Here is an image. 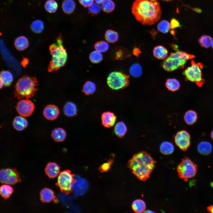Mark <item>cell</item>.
Segmentation results:
<instances>
[{"label":"cell","instance_id":"cell-3","mask_svg":"<svg viewBox=\"0 0 213 213\" xmlns=\"http://www.w3.org/2000/svg\"><path fill=\"white\" fill-rule=\"evenodd\" d=\"M62 36L60 34L56 40L55 43L49 46L52 59L48 66L49 72L56 70L65 64L67 58L66 49L63 44Z\"/></svg>","mask_w":213,"mask_h":213},{"label":"cell","instance_id":"cell-31","mask_svg":"<svg viewBox=\"0 0 213 213\" xmlns=\"http://www.w3.org/2000/svg\"><path fill=\"white\" fill-rule=\"evenodd\" d=\"M129 72L132 76L135 78H138L141 76L142 74V69L139 64L135 63L131 66Z\"/></svg>","mask_w":213,"mask_h":213},{"label":"cell","instance_id":"cell-1","mask_svg":"<svg viewBox=\"0 0 213 213\" xmlns=\"http://www.w3.org/2000/svg\"><path fill=\"white\" fill-rule=\"evenodd\" d=\"M132 12L136 19L143 25H152L160 19L161 7L157 0H135Z\"/></svg>","mask_w":213,"mask_h":213},{"label":"cell","instance_id":"cell-33","mask_svg":"<svg viewBox=\"0 0 213 213\" xmlns=\"http://www.w3.org/2000/svg\"><path fill=\"white\" fill-rule=\"evenodd\" d=\"M13 192L12 188L8 184L1 185L0 188V193L1 196L4 199H8Z\"/></svg>","mask_w":213,"mask_h":213},{"label":"cell","instance_id":"cell-38","mask_svg":"<svg viewBox=\"0 0 213 213\" xmlns=\"http://www.w3.org/2000/svg\"><path fill=\"white\" fill-rule=\"evenodd\" d=\"M212 40L210 36L205 35H203L199 38V42L201 46L207 48L211 46Z\"/></svg>","mask_w":213,"mask_h":213},{"label":"cell","instance_id":"cell-5","mask_svg":"<svg viewBox=\"0 0 213 213\" xmlns=\"http://www.w3.org/2000/svg\"><path fill=\"white\" fill-rule=\"evenodd\" d=\"M194 57L193 55L177 49L171 53L161 64L162 67L168 72L183 68L187 61Z\"/></svg>","mask_w":213,"mask_h":213},{"label":"cell","instance_id":"cell-28","mask_svg":"<svg viewBox=\"0 0 213 213\" xmlns=\"http://www.w3.org/2000/svg\"><path fill=\"white\" fill-rule=\"evenodd\" d=\"M161 153L164 155H169L172 154L174 150L173 144L169 142L165 141L163 142L160 146Z\"/></svg>","mask_w":213,"mask_h":213},{"label":"cell","instance_id":"cell-13","mask_svg":"<svg viewBox=\"0 0 213 213\" xmlns=\"http://www.w3.org/2000/svg\"><path fill=\"white\" fill-rule=\"evenodd\" d=\"M43 113L44 117L48 120H54L58 116L59 111L58 107L53 104H49L44 108Z\"/></svg>","mask_w":213,"mask_h":213},{"label":"cell","instance_id":"cell-19","mask_svg":"<svg viewBox=\"0 0 213 213\" xmlns=\"http://www.w3.org/2000/svg\"><path fill=\"white\" fill-rule=\"evenodd\" d=\"M66 133L65 130L61 128L54 129L52 131L51 136L53 139L57 142H62L65 139Z\"/></svg>","mask_w":213,"mask_h":213},{"label":"cell","instance_id":"cell-45","mask_svg":"<svg viewBox=\"0 0 213 213\" xmlns=\"http://www.w3.org/2000/svg\"><path fill=\"white\" fill-rule=\"evenodd\" d=\"M28 60L26 58H24L22 62V64L23 66H25L28 63Z\"/></svg>","mask_w":213,"mask_h":213},{"label":"cell","instance_id":"cell-2","mask_svg":"<svg viewBox=\"0 0 213 213\" xmlns=\"http://www.w3.org/2000/svg\"><path fill=\"white\" fill-rule=\"evenodd\" d=\"M156 163L150 154L143 151L134 154L128 161V166L138 179L145 181L149 177Z\"/></svg>","mask_w":213,"mask_h":213},{"label":"cell","instance_id":"cell-21","mask_svg":"<svg viewBox=\"0 0 213 213\" xmlns=\"http://www.w3.org/2000/svg\"><path fill=\"white\" fill-rule=\"evenodd\" d=\"M199 152L204 155L209 154L212 150V146L211 143L208 141H203L199 143L197 146Z\"/></svg>","mask_w":213,"mask_h":213},{"label":"cell","instance_id":"cell-32","mask_svg":"<svg viewBox=\"0 0 213 213\" xmlns=\"http://www.w3.org/2000/svg\"><path fill=\"white\" fill-rule=\"evenodd\" d=\"M96 87L95 84L92 82L88 81L84 85L82 91L85 94L89 95L93 93L96 91Z\"/></svg>","mask_w":213,"mask_h":213},{"label":"cell","instance_id":"cell-47","mask_svg":"<svg viewBox=\"0 0 213 213\" xmlns=\"http://www.w3.org/2000/svg\"><path fill=\"white\" fill-rule=\"evenodd\" d=\"M208 212L210 213H213V205L209 206L207 208Z\"/></svg>","mask_w":213,"mask_h":213},{"label":"cell","instance_id":"cell-39","mask_svg":"<svg viewBox=\"0 0 213 213\" xmlns=\"http://www.w3.org/2000/svg\"><path fill=\"white\" fill-rule=\"evenodd\" d=\"M89 59L93 63H97L102 61L103 56L101 52L96 50L90 53Z\"/></svg>","mask_w":213,"mask_h":213},{"label":"cell","instance_id":"cell-35","mask_svg":"<svg viewBox=\"0 0 213 213\" xmlns=\"http://www.w3.org/2000/svg\"><path fill=\"white\" fill-rule=\"evenodd\" d=\"M101 7L104 12L110 13L114 10L115 4L112 0H105L101 4Z\"/></svg>","mask_w":213,"mask_h":213},{"label":"cell","instance_id":"cell-9","mask_svg":"<svg viewBox=\"0 0 213 213\" xmlns=\"http://www.w3.org/2000/svg\"><path fill=\"white\" fill-rule=\"evenodd\" d=\"M129 76L121 72H111L107 78V83L110 88L117 90L127 87L129 84Z\"/></svg>","mask_w":213,"mask_h":213},{"label":"cell","instance_id":"cell-25","mask_svg":"<svg viewBox=\"0 0 213 213\" xmlns=\"http://www.w3.org/2000/svg\"><path fill=\"white\" fill-rule=\"evenodd\" d=\"M184 118L185 123L189 125L194 124L197 121V114L195 111L190 110L185 113Z\"/></svg>","mask_w":213,"mask_h":213},{"label":"cell","instance_id":"cell-29","mask_svg":"<svg viewBox=\"0 0 213 213\" xmlns=\"http://www.w3.org/2000/svg\"><path fill=\"white\" fill-rule=\"evenodd\" d=\"M165 85L167 89L172 91H177L180 87L179 81L174 78L167 79L166 81Z\"/></svg>","mask_w":213,"mask_h":213},{"label":"cell","instance_id":"cell-7","mask_svg":"<svg viewBox=\"0 0 213 213\" xmlns=\"http://www.w3.org/2000/svg\"><path fill=\"white\" fill-rule=\"evenodd\" d=\"M177 170L179 178L185 181L194 177L197 171V166L187 157L183 159L178 165Z\"/></svg>","mask_w":213,"mask_h":213},{"label":"cell","instance_id":"cell-14","mask_svg":"<svg viewBox=\"0 0 213 213\" xmlns=\"http://www.w3.org/2000/svg\"><path fill=\"white\" fill-rule=\"evenodd\" d=\"M117 119V116L112 112H104L101 116L102 125L105 128H109L114 125Z\"/></svg>","mask_w":213,"mask_h":213},{"label":"cell","instance_id":"cell-20","mask_svg":"<svg viewBox=\"0 0 213 213\" xmlns=\"http://www.w3.org/2000/svg\"><path fill=\"white\" fill-rule=\"evenodd\" d=\"M14 45L17 49L23 51L26 49L29 46V42L27 38L24 36H21L15 40Z\"/></svg>","mask_w":213,"mask_h":213},{"label":"cell","instance_id":"cell-42","mask_svg":"<svg viewBox=\"0 0 213 213\" xmlns=\"http://www.w3.org/2000/svg\"><path fill=\"white\" fill-rule=\"evenodd\" d=\"M114 159H110L107 162L104 163L100 166L99 168V171L101 172H107L110 170L112 164V163Z\"/></svg>","mask_w":213,"mask_h":213},{"label":"cell","instance_id":"cell-8","mask_svg":"<svg viewBox=\"0 0 213 213\" xmlns=\"http://www.w3.org/2000/svg\"><path fill=\"white\" fill-rule=\"evenodd\" d=\"M74 176L69 170L61 172L58 175L56 185L61 191L69 194L72 192L73 185L76 181L74 178Z\"/></svg>","mask_w":213,"mask_h":213},{"label":"cell","instance_id":"cell-27","mask_svg":"<svg viewBox=\"0 0 213 213\" xmlns=\"http://www.w3.org/2000/svg\"><path fill=\"white\" fill-rule=\"evenodd\" d=\"M133 210L136 213H141L144 212L146 208L145 202L142 200L137 199L134 200L132 204Z\"/></svg>","mask_w":213,"mask_h":213},{"label":"cell","instance_id":"cell-17","mask_svg":"<svg viewBox=\"0 0 213 213\" xmlns=\"http://www.w3.org/2000/svg\"><path fill=\"white\" fill-rule=\"evenodd\" d=\"M12 124L14 129L18 131H21L27 126L28 122L23 116H17L14 119Z\"/></svg>","mask_w":213,"mask_h":213},{"label":"cell","instance_id":"cell-50","mask_svg":"<svg viewBox=\"0 0 213 213\" xmlns=\"http://www.w3.org/2000/svg\"><path fill=\"white\" fill-rule=\"evenodd\" d=\"M4 85L3 83L0 80V88H1Z\"/></svg>","mask_w":213,"mask_h":213},{"label":"cell","instance_id":"cell-49","mask_svg":"<svg viewBox=\"0 0 213 213\" xmlns=\"http://www.w3.org/2000/svg\"><path fill=\"white\" fill-rule=\"evenodd\" d=\"M210 136H211V138L213 140V130H212V132H211Z\"/></svg>","mask_w":213,"mask_h":213},{"label":"cell","instance_id":"cell-52","mask_svg":"<svg viewBox=\"0 0 213 213\" xmlns=\"http://www.w3.org/2000/svg\"><path fill=\"white\" fill-rule=\"evenodd\" d=\"M163 0V1H172V0Z\"/></svg>","mask_w":213,"mask_h":213},{"label":"cell","instance_id":"cell-18","mask_svg":"<svg viewBox=\"0 0 213 213\" xmlns=\"http://www.w3.org/2000/svg\"><path fill=\"white\" fill-rule=\"evenodd\" d=\"M153 53L154 56L156 58L159 59H164L167 58L168 51L164 46L158 45L154 47Z\"/></svg>","mask_w":213,"mask_h":213},{"label":"cell","instance_id":"cell-15","mask_svg":"<svg viewBox=\"0 0 213 213\" xmlns=\"http://www.w3.org/2000/svg\"><path fill=\"white\" fill-rule=\"evenodd\" d=\"M45 171L49 178H54L59 174L60 167L55 162H49L46 165Z\"/></svg>","mask_w":213,"mask_h":213},{"label":"cell","instance_id":"cell-24","mask_svg":"<svg viewBox=\"0 0 213 213\" xmlns=\"http://www.w3.org/2000/svg\"><path fill=\"white\" fill-rule=\"evenodd\" d=\"M127 131L126 126L123 121L117 122L114 128V132L116 135L120 138L123 137Z\"/></svg>","mask_w":213,"mask_h":213},{"label":"cell","instance_id":"cell-44","mask_svg":"<svg viewBox=\"0 0 213 213\" xmlns=\"http://www.w3.org/2000/svg\"><path fill=\"white\" fill-rule=\"evenodd\" d=\"M170 27L171 29L176 28L180 26L179 21L175 18H172L170 21Z\"/></svg>","mask_w":213,"mask_h":213},{"label":"cell","instance_id":"cell-51","mask_svg":"<svg viewBox=\"0 0 213 213\" xmlns=\"http://www.w3.org/2000/svg\"><path fill=\"white\" fill-rule=\"evenodd\" d=\"M212 48L213 49V39L212 40V43L211 44V46Z\"/></svg>","mask_w":213,"mask_h":213},{"label":"cell","instance_id":"cell-11","mask_svg":"<svg viewBox=\"0 0 213 213\" xmlns=\"http://www.w3.org/2000/svg\"><path fill=\"white\" fill-rule=\"evenodd\" d=\"M176 145L183 151H186L191 144V136L186 131L181 130L178 132L174 137Z\"/></svg>","mask_w":213,"mask_h":213},{"label":"cell","instance_id":"cell-36","mask_svg":"<svg viewBox=\"0 0 213 213\" xmlns=\"http://www.w3.org/2000/svg\"><path fill=\"white\" fill-rule=\"evenodd\" d=\"M44 7L47 12L53 13L57 10L58 5L57 2L54 0H48L45 3Z\"/></svg>","mask_w":213,"mask_h":213},{"label":"cell","instance_id":"cell-40","mask_svg":"<svg viewBox=\"0 0 213 213\" xmlns=\"http://www.w3.org/2000/svg\"><path fill=\"white\" fill-rule=\"evenodd\" d=\"M109 45L107 42L104 41H101L96 42L94 45L96 50L101 53L107 51L109 49Z\"/></svg>","mask_w":213,"mask_h":213},{"label":"cell","instance_id":"cell-37","mask_svg":"<svg viewBox=\"0 0 213 213\" xmlns=\"http://www.w3.org/2000/svg\"><path fill=\"white\" fill-rule=\"evenodd\" d=\"M157 28L159 31L164 33H167L171 29L170 24L168 21L163 20L158 24Z\"/></svg>","mask_w":213,"mask_h":213},{"label":"cell","instance_id":"cell-43","mask_svg":"<svg viewBox=\"0 0 213 213\" xmlns=\"http://www.w3.org/2000/svg\"><path fill=\"white\" fill-rule=\"evenodd\" d=\"M80 4L83 7H89L93 4L94 0H78Z\"/></svg>","mask_w":213,"mask_h":213},{"label":"cell","instance_id":"cell-30","mask_svg":"<svg viewBox=\"0 0 213 213\" xmlns=\"http://www.w3.org/2000/svg\"><path fill=\"white\" fill-rule=\"evenodd\" d=\"M105 38L107 42L113 43L116 42L119 39L118 33L112 30L106 31L105 34Z\"/></svg>","mask_w":213,"mask_h":213},{"label":"cell","instance_id":"cell-6","mask_svg":"<svg viewBox=\"0 0 213 213\" xmlns=\"http://www.w3.org/2000/svg\"><path fill=\"white\" fill-rule=\"evenodd\" d=\"M203 68V65L201 63H196L192 61L191 64L184 70L183 74L188 80L201 86L204 81L202 77Z\"/></svg>","mask_w":213,"mask_h":213},{"label":"cell","instance_id":"cell-12","mask_svg":"<svg viewBox=\"0 0 213 213\" xmlns=\"http://www.w3.org/2000/svg\"><path fill=\"white\" fill-rule=\"evenodd\" d=\"M34 103L31 101L22 99L19 101L16 107L18 113L23 117H26L30 115L35 109Z\"/></svg>","mask_w":213,"mask_h":213},{"label":"cell","instance_id":"cell-48","mask_svg":"<svg viewBox=\"0 0 213 213\" xmlns=\"http://www.w3.org/2000/svg\"><path fill=\"white\" fill-rule=\"evenodd\" d=\"M95 2L99 4H101L105 0H94Z\"/></svg>","mask_w":213,"mask_h":213},{"label":"cell","instance_id":"cell-23","mask_svg":"<svg viewBox=\"0 0 213 213\" xmlns=\"http://www.w3.org/2000/svg\"><path fill=\"white\" fill-rule=\"evenodd\" d=\"M13 76L9 71L3 70L0 73V80L3 83L4 85L8 86L10 85L13 81Z\"/></svg>","mask_w":213,"mask_h":213},{"label":"cell","instance_id":"cell-22","mask_svg":"<svg viewBox=\"0 0 213 213\" xmlns=\"http://www.w3.org/2000/svg\"><path fill=\"white\" fill-rule=\"evenodd\" d=\"M63 110L64 114L68 117L75 116L77 114V107L71 102H68L65 104Z\"/></svg>","mask_w":213,"mask_h":213},{"label":"cell","instance_id":"cell-26","mask_svg":"<svg viewBox=\"0 0 213 213\" xmlns=\"http://www.w3.org/2000/svg\"><path fill=\"white\" fill-rule=\"evenodd\" d=\"M75 4L73 0H64L62 4V8L66 14H70L75 9Z\"/></svg>","mask_w":213,"mask_h":213},{"label":"cell","instance_id":"cell-34","mask_svg":"<svg viewBox=\"0 0 213 213\" xmlns=\"http://www.w3.org/2000/svg\"><path fill=\"white\" fill-rule=\"evenodd\" d=\"M30 27L31 30L34 32L36 33H40L43 30L44 23L41 20H36L32 22Z\"/></svg>","mask_w":213,"mask_h":213},{"label":"cell","instance_id":"cell-10","mask_svg":"<svg viewBox=\"0 0 213 213\" xmlns=\"http://www.w3.org/2000/svg\"><path fill=\"white\" fill-rule=\"evenodd\" d=\"M0 181L2 184L13 185L20 182L21 179L16 169L9 168L0 170Z\"/></svg>","mask_w":213,"mask_h":213},{"label":"cell","instance_id":"cell-16","mask_svg":"<svg viewBox=\"0 0 213 213\" xmlns=\"http://www.w3.org/2000/svg\"><path fill=\"white\" fill-rule=\"evenodd\" d=\"M40 197L41 201L44 203H48L52 201H55L56 200L54 192L47 188H44L41 190Z\"/></svg>","mask_w":213,"mask_h":213},{"label":"cell","instance_id":"cell-4","mask_svg":"<svg viewBox=\"0 0 213 213\" xmlns=\"http://www.w3.org/2000/svg\"><path fill=\"white\" fill-rule=\"evenodd\" d=\"M38 82L36 78L28 76H24L17 82L14 92V96L18 99H28L34 96L37 89Z\"/></svg>","mask_w":213,"mask_h":213},{"label":"cell","instance_id":"cell-41","mask_svg":"<svg viewBox=\"0 0 213 213\" xmlns=\"http://www.w3.org/2000/svg\"><path fill=\"white\" fill-rule=\"evenodd\" d=\"M101 9V6L100 4L96 2H93L88 8V11L90 13L94 15L99 14L100 12Z\"/></svg>","mask_w":213,"mask_h":213},{"label":"cell","instance_id":"cell-46","mask_svg":"<svg viewBox=\"0 0 213 213\" xmlns=\"http://www.w3.org/2000/svg\"><path fill=\"white\" fill-rule=\"evenodd\" d=\"M140 51L137 48H135L133 49V53L134 55L138 56V54L140 53Z\"/></svg>","mask_w":213,"mask_h":213}]
</instances>
